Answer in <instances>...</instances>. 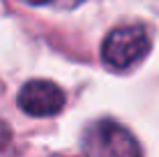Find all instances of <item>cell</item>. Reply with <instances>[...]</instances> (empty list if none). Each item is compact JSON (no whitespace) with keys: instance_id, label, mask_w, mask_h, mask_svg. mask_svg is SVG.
I'll return each instance as SVG.
<instances>
[{"instance_id":"obj_4","label":"cell","mask_w":159,"mask_h":157,"mask_svg":"<svg viewBox=\"0 0 159 157\" xmlns=\"http://www.w3.org/2000/svg\"><path fill=\"white\" fill-rule=\"evenodd\" d=\"M32 5H46V7H56V9H76L81 2L85 0H28Z\"/></svg>"},{"instance_id":"obj_1","label":"cell","mask_w":159,"mask_h":157,"mask_svg":"<svg viewBox=\"0 0 159 157\" xmlns=\"http://www.w3.org/2000/svg\"><path fill=\"white\" fill-rule=\"evenodd\" d=\"M152 39L143 25H122L106 35L102 44V60L113 72H127L145 60Z\"/></svg>"},{"instance_id":"obj_2","label":"cell","mask_w":159,"mask_h":157,"mask_svg":"<svg viewBox=\"0 0 159 157\" xmlns=\"http://www.w3.org/2000/svg\"><path fill=\"white\" fill-rule=\"evenodd\" d=\"M83 150L88 155H113V157H136L141 155L139 141L127 127L116 120H97L83 134Z\"/></svg>"},{"instance_id":"obj_5","label":"cell","mask_w":159,"mask_h":157,"mask_svg":"<svg viewBox=\"0 0 159 157\" xmlns=\"http://www.w3.org/2000/svg\"><path fill=\"white\" fill-rule=\"evenodd\" d=\"M9 143H12V127L5 120H0V153H5L9 148Z\"/></svg>"},{"instance_id":"obj_3","label":"cell","mask_w":159,"mask_h":157,"mask_svg":"<svg viewBox=\"0 0 159 157\" xmlns=\"http://www.w3.org/2000/svg\"><path fill=\"white\" fill-rule=\"evenodd\" d=\"M65 90L58 83L46 79H32L28 83H23V88L19 90L16 104L23 113H28L32 118H51L58 116L65 109Z\"/></svg>"}]
</instances>
